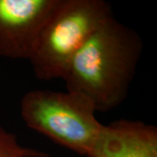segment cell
<instances>
[{
    "instance_id": "obj_1",
    "label": "cell",
    "mask_w": 157,
    "mask_h": 157,
    "mask_svg": "<svg viewBox=\"0 0 157 157\" xmlns=\"http://www.w3.org/2000/svg\"><path fill=\"white\" fill-rule=\"evenodd\" d=\"M142 52L140 35L114 17L101 25L70 62L62 79L67 91L107 112L127 98Z\"/></svg>"
},
{
    "instance_id": "obj_2",
    "label": "cell",
    "mask_w": 157,
    "mask_h": 157,
    "mask_svg": "<svg viewBox=\"0 0 157 157\" xmlns=\"http://www.w3.org/2000/svg\"><path fill=\"white\" fill-rule=\"evenodd\" d=\"M112 17L104 0H57L28 59L35 76L44 81L63 78L75 54Z\"/></svg>"
},
{
    "instance_id": "obj_3",
    "label": "cell",
    "mask_w": 157,
    "mask_h": 157,
    "mask_svg": "<svg viewBox=\"0 0 157 157\" xmlns=\"http://www.w3.org/2000/svg\"><path fill=\"white\" fill-rule=\"evenodd\" d=\"M96 112L88 98L72 91L33 90L20 102L21 118L28 128L86 156L103 127Z\"/></svg>"
},
{
    "instance_id": "obj_4",
    "label": "cell",
    "mask_w": 157,
    "mask_h": 157,
    "mask_svg": "<svg viewBox=\"0 0 157 157\" xmlns=\"http://www.w3.org/2000/svg\"><path fill=\"white\" fill-rule=\"evenodd\" d=\"M57 0H0V56L29 59Z\"/></svg>"
},
{
    "instance_id": "obj_5",
    "label": "cell",
    "mask_w": 157,
    "mask_h": 157,
    "mask_svg": "<svg viewBox=\"0 0 157 157\" xmlns=\"http://www.w3.org/2000/svg\"><path fill=\"white\" fill-rule=\"evenodd\" d=\"M87 157H157V128L139 121L103 125Z\"/></svg>"
},
{
    "instance_id": "obj_6",
    "label": "cell",
    "mask_w": 157,
    "mask_h": 157,
    "mask_svg": "<svg viewBox=\"0 0 157 157\" xmlns=\"http://www.w3.org/2000/svg\"><path fill=\"white\" fill-rule=\"evenodd\" d=\"M0 157H48V155L20 145L15 135L0 126Z\"/></svg>"
}]
</instances>
